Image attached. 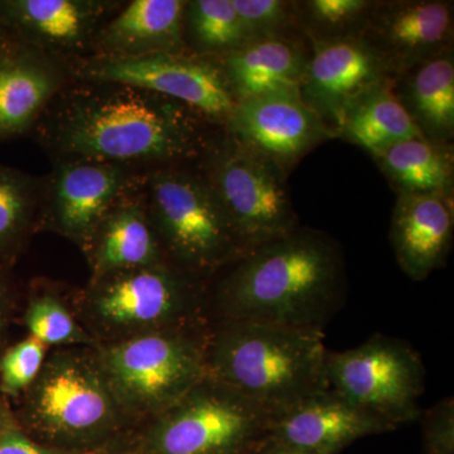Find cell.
<instances>
[{
    "label": "cell",
    "mask_w": 454,
    "mask_h": 454,
    "mask_svg": "<svg viewBox=\"0 0 454 454\" xmlns=\"http://www.w3.org/2000/svg\"><path fill=\"white\" fill-rule=\"evenodd\" d=\"M113 0H0L8 37L73 64L91 53L104 23L121 7Z\"/></svg>",
    "instance_id": "13"
},
{
    "label": "cell",
    "mask_w": 454,
    "mask_h": 454,
    "mask_svg": "<svg viewBox=\"0 0 454 454\" xmlns=\"http://www.w3.org/2000/svg\"><path fill=\"white\" fill-rule=\"evenodd\" d=\"M208 337L139 333L103 349L97 361L122 411L160 417L205 380Z\"/></svg>",
    "instance_id": "5"
},
{
    "label": "cell",
    "mask_w": 454,
    "mask_h": 454,
    "mask_svg": "<svg viewBox=\"0 0 454 454\" xmlns=\"http://www.w3.org/2000/svg\"><path fill=\"white\" fill-rule=\"evenodd\" d=\"M8 35L7 32L4 31V28H3V26L0 25V43H2L3 41L7 40Z\"/></svg>",
    "instance_id": "37"
},
{
    "label": "cell",
    "mask_w": 454,
    "mask_h": 454,
    "mask_svg": "<svg viewBox=\"0 0 454 454\" xmlns=\"http://www.w3.org/2000/svg\"><path fill=\"white\" fill-rule=\"evenodd\" d=\"M422 417L427 454H454L453 397L437 403Z\"/></svg>",
    "instance_id": "32"
},
{
    "label": "cell",
    "mask_w": 454,
    "mask_h": 454,
    "mask_svg": "<svg viewBox=\"0 0 454 454\" xmlns=\"http://www.w3.org/2000/svg\"><path fill=\"white\" fill-rule=\"evenodd\" d=\"M121 413L98 361L82 355L51 357L29 387V426L55 446L94 443L115 428Z\"/></svg>",
    "instance_id": "8"
},
{
    "label": "cell",
    "mask_w": 454,
    "mask_h": 454,
    "mask_svg": "<svg viewBox=\"0 0 454 454\" xmlns=\"http://www.w3.org/2000/svg\"><path fill=\"white\" fill-rule=\"evenodd\" d=\"M74 82L70 64L8 37L0 43V142L32 133L53 98Z\"/></svg>",
    "instance_id": "17"
},
{
    "label": "cell",
    "mask_w": 454,
    "mask_h": 454,
    "mask_svg": "<svg viewBox=\"0 0 454 454\" xmlns=\"http://www.w3.org/2000/svg\"><path fill=\"white\" fill-rule=\"evenodd\" d=\"M0 454H67L59 448L47 447L27 437L18 429L11 428L0 433Z\"/></svg>",
    "instance_id": "33"
},
{
    "label": "cell",
    "mask_w": 454,
    "mask_h": 454,
    "mask_svg": "<svg viewBox=\"0 0 454 454\" xmlns=\"http://www.w3.org/2000/svg\"><path fill=\"white\" fill-rule=\"evenodd\" d=\"M8 291L4 279L0 276V339L5 333L8 319Z\"/></svg>",
    "instance_id": "35"
},
{
    "label": "cell",
    "mask_w": 454,
    "mask_h": 454,
    "mask_svg": "<svg viewBox=\"0 0 454 454\" xmlns=\"http://www.w3.org/2000/svg\"><path fill=\"white\" fill-rule=\"evenodd\" d=\"M216 291L223 322H253L324 333L346 297L342 252L310 229L255 247Z\"/></svg>",
    "instance_id": "2"
},
{
    "label": "cell",
    "mask_w": 454,
    "mask_h": 454,
    "mask_svg": "<svg viewBox=\"0 0 454 454\" xmlns=\"http://www.w3.org/2000/svg\"><path fill=\"white\" fill-rule=\"evenodd\" d=\"M393 430L380 418L328 389L274 417L268 442L313 454H336L358 439Z\"/></svg>",
    "instance_id": "18"
},
{
    "label": "cell",
    "mask_w": 454,
    "mask_h": 454,
    "mask_svg": "<svg viewBox=\"0 0 454 454\" xmlns=\"http://www.w3.org/2000/svg\"><path fill=\"white\" fill-rule=\"evenodd\" d=\"M223 129L286 173L313 148L336 138L297 94L262 95L238 101Z\"/></svg>",
    "instance_id": "16"
},
{
    "label": "cell",
    "mask_w": 454,
    "mask_h": 454,
    "mask_svg": "<svg viewBox=\"0 0 454 454\" xmlns=\"http://www.w3.org/2000/svg\"><path fill=\"white\" fill-rule=\"evenodd\" d=\"M26 325L31 336L44 345L91 342L88 333L77 325L64 303L49 293L33 298L27 309Z\"/></svg>",
    "instance_id": "29"
},
{
    "label": "cell",
    "mask_w": 454,
    "mask_h": 454,
    "mask_svg": "<svg viewBox=\"0 0 454 454\" xmlns=\"http://www.w3.org/2000/svg\"><path fill=\"white\" fill-rule=\"evenodd\" d=\"M253 454H313L306 450H298L283 444L273 443V442H265L262 447L258 448Z\"/></svg>",
    "instance_id": "34"
},
{
    "label": "cell",
    "mask_w": 454,
    "mask_h": 454,
    "mask_svg": "<svg viewBox=\"0 0 454 454\" xmlns=\"http://www.w3.org/2000/svg\"><path fill=\"white\" fill-rule=\"evenodd\" d=\"M307 59L309 51L294 38H267L215 59L238 103L262 95H300Z\"/></svg>",
    "instance_id": "22"
},
{
    "label": "cell",
    "mask_w": 454,
    "mask_h": 454,
    "mask_svg": "<svg viewBox=\"0 0 454 454\" xmlns=\"http://www.w3.org/2000/svg\"><path fill=\"white\" fill-rule=\"evenodd\" d=\"M253 454V453H252Z\"/></svg>",
    "instance_id": "39"
},
{
    "label": "cell",
    "mask_w": 454,
    "mask_h": 454,
    "mask_svg": "<svg viewBox=\"0 0 454 454\" xmlns=\"http://www.w3.org/2000/svg\"><path fill=\"white\" fill-rule=\"evenodd\" d=\"M372 158L397 193H435L453 199L452 145L414 137Z\"/></svg>",
    "instance_id": "25"
},
{
    "label": "cell",
    "mask_w": 454,
    "mask_h": 454,
    "mask_svg": "<svg viewBox=\"0 0 454 454\" xmlns=\"http://www.w3.org/2000/svg\"><path fill=\"white\" fill-rule=\"evenodd\" d=\"M76 82L121 83L192 107L223 127L236 100L216 59L192 53H152L125 59L90 56L70 64Z\"/></svg>",
    "instance_id": "11"
},
{
    "label": "cell",
    "mask_w": 454,
    "mask_h": 454,
    "mask_svg": "<svg viewBox=\"0 0 454 454\" xmlns=\"http://www.w3.org/2000/svg\"><path fill=\"white\" fill-rule=\"evenodd\" d=\"M182 167L146 170L143 191L166 256L197 278L235 264L250 250L202 172Z\"/></svg>",
    "instance_id": "4"
},
{
    "label": "cell",
    "mask_w": 454,
    "mask_h": 454,
    "mask_svg": "<svg viewBox=\"0 0 454 454\" xmlns=\"http://www.w3.org/2000/svg\"><path fill=\"white\" fill-rule=\"evenodd\" d=\"M330 389L397 429L419 419L426 385L422 357L409 343L376 333L327 358Z\"/></svg>",
    "instance_id": "9"
},
{
    "label": "cell",
    "mask_w": 454,
    "mask_h": 454,
    "mask_svg": "<svg viewBox=\"0 0 454 454\" xmlns=\"http://www.w3.org/2000/svg\"><path fill=\"white\" fill-rule=\"evenodd\" d=\"M90 309L110 330L200 333L196 277L166 262L92 282Z\"/></svg>",
    "instance_id": "10"
},
{
    "label": "cell",
    "mask_w": 454,
    "mask_h": 454,
    "mask_svg": "<svg viewBox=\"0 0 454 454\" xmlns=\"http://www.w3.org/2000/svg\"><path fill=\"white\" fill-rule=\"evenodd\" d=\"M394 90L423 138L450 145L454 137L453 50L396 74Z\"/></svg>",
    "instance_id": "23"
},
{
    "label": "cell",
    "mask_w": 454,
    "mask_h": 454,
    "mask_svg": "<svg viewBox=\"0 0 454 454\" xmlns=\"http://www.w3.org/2000/svg\"><path fill=\"white\" fill-rule=\"evenodd\" d=\"M188 52L219 59L249 43L231 0H190L184 20Z\"/></svg>",
    "instance_id": "26"
},
{
    "label": "cell",
    "mask_w": 454,
    "mask_h": 454,
    "mask_svg": "<svg viewBox=\"0 0 454 454\" xmlns=\"http://www.w3.org/2000/svg\"><path fill=\"white\" fill-rule=\"evenodd\" d=\"M142 169L121 164L59 158L41 178L35 226H43L88 253L98 226L122 197L145 184Z\"/></svg>",
    "instance_id": "12"
},
{
    "label": "cell",
    "mask_w": 454,
    "mask_h": 454,
    "mask_svg": "<svg viewBox=\"0 0 454 454\" xmlns=\"http://www.w3.org/2000/svg\"><path fill=\"white\" fill-rule=\"evenodd\" d=\"M249 41L267 38H292L298 27L294 2L283 0H231Z\"/></svg>",
    "instance_id": "30"
},
{
    "label": "cell",
    "mask_w": 454,
    "mask_h": 454,
    "mask_svg": "<svg viewBox=\"0 0 454 454\" xmlns=\"http://www.w3.org/2000/svg\"><path fill=\"white\" fill-rule=\"evenodd\" d=\"M88 254L92 282L119 271L168 262L149 215L143 186L114 206L98 226Z\"/></svg>",
    "instance_id": "21"
},
{
    "label": "cell",
    "mask_w": 454,
    "mask_h": 454,
    "mask_svg": "<svg viewBox=\"0 0 454 454\" xmlns=\"http://www.w3.org/2000/svg\"><path fill=\"white\" fill-rule=\"evenodd\" d=\"M186 3L131 0L121 5L98 32L90 56L125 59L152 53H187L184 32Z\"/></svg>",
    "instance_id": "20"
},
{
    "label": "cell",
    "mask_w": 454,
    "mask_h": 454,
    "mask_svg": "<svg viewBox=\"0 0 454 454\" xmlns=\"http://www.w3.org/2000/svg\"><path fill=\"white\" fill-rule=\"evenodd\" d=\"M47 345L29 336L8 349L0 360V381L5 393L17 395L35 382L44 365Z\"/></svg>",
    "instance_id": "31"
},
{
    "label": "cell",
    "mask_w": 454,
    "mask_h": 454,
    "mask_svg": "<svg viewBox=\"0 0 454 454\" xmlns=\"http://www.w3.org/2000/svg\"><path fill=\"white\" fill-rule=\"evenodd\" d=\"M8 428L7 424H5V418L4 413H3V408L2 405H0V433L3 432V430H5Z\"/></svg>",
    "instance_id": "36"
},
{
    "label": "cell",
    "mask_w": 454,
    "mask_h": 454,
    "mask_svg": "<svg viewBox=\"0 0 454 454\" xmlns=\"http://www.w3.org/2000/svg\"><path fill=\"white\" fill-rule=\"evenodd\" d=\"M453 199L435 193H397L390 225L396 262L406 276L422 282L444 267L452 247Z\"/></svg>",
    "instance_id": "19"
},
{
    "label": "cell",
    "mask_w": 454,
    "mask_h": 454,
    "mask_svg": "<svg viewBox=\"0 0 454 454\" xmlns=\"http://www.w3.org/2000/svg\"><path fill=\"white\" fill-rule=\"evenodd\" d=\"M372 0H307L294 2L298 27L309 40L358 37Z\"/></svg>",
    "instance_id": "28"
},
{
    "label": "cell",
    "mask_w": 454,
    "mask_h": 454,
    "mask_svg": "<svg viewBox=\"0 0 454 454\" xmlns=\"http://www.w3.org/2000/svg\"><path fill=\"white\" fill-rule=\"evenodd\" d=\"M208 124L192 107L146 90L74 80L33 131L55 160L80 158L149 170L201 158L212 139Z\"/></svg>",
    "instance_id": "1"
},
{
    "label": "cell",
    "mask_w": 454,
    "mask_h": 454,
    "mask_svg": "<svg viewBox=\"0 0 454 454\" xmlns=\"http://www.w3.org/2000/svg\"><path fill=\"white\" fill-rule=\"evenodd\" d=\"M422 137L394 90V79L372 86L343 114L336 138L365 149L372 157L405 139Z\"/></svg>",
    "instance_id": "24"
},
{
    "label": "cell",
    "mask_w": 454,
    "mask_h": 454,
    "mask_svg": "<svg viewBox=\"0 0 454 454\" xmlns=\"http://www.w3.org/2000/svg\"><path fill=\"white\" fill-rule=\"evenodd\" d=\"M273 418L207 375L157 417L146 454H252L268 441Z\"/></svg>",
    "instance_id": "7"
},
{
    "label": "cell",
    "mask_w": 454,
    "mask_h": 454,
    "mask_svg": "<svg viewBox=\"0 0 454 454\" xmlns=\"http://www.w3.org/2000/svg\"><path fill=\"white\" fill-rule=\"evenodd\" d=\"M324 333L223 322L206 348L207 375L277 417L330 389Z\"/></svg>",
    "instance_id": "3"
},
{
    "label": "cell",
    "mask_w": 454,
    "mask_h": 454,
    "mask_svg": "<svg viewBox=\"0 0 454 454\" xmlns=\"http://www.w3.org/2000/svg\"><path fill=\"white\" fill-rule=\"evenodd\" d=\"M358 38L384 59L395 77L411 66L453 50V3L376 2Z\"/></svg>",
    "instance_id": "15"
},
{
    "label": "cell",
    "mask_w": 454,
    "mask_h": 454,
    "mask_svg": "<svg viewBox=\"0 0 454 454\" xmlns=\"http://www.w3.org/2000/svg\"><path fill=\"white\" fill-rule=\"evenodd\" d=\"M391 79L384 59L361 38L310 40L300 98L336 137L352 101Z\"/></svg>",
    "instance_id": "14"
},
{
    "label": "cell",
    "mask_w": 454,
    "mask_h": 454,
    "mask_svg": "<svg viewBox=\"0 0 454 454\" xmlns=\"http://www.w3.org/2000/svg\"><path fill=\"white\" fill-rule=\"evenodd\" d=\"M201 158L202 175L250 252L298 229L282 167L226 133Z\"/></svg>",
    "instance_id": "6"
},
{
    "label": "cell",
    "mask_w": 454,
    "mask_h": 454,
    "mask_svg": "<svg viewBox=\"0 0 454 454\" xmlns=\"http://www.w3.org/2000/svg\"><path fill=\"white\" fill-rule=\"evenodd\" d=\"M41 178L0 163V260L16 255L35 227Z\"/></svg>",
    "instance_id": "27"
},
{
    "label": "cell",
    "mask_w": 454,
    "mask_h": 454,
    "mask_svg": "<svg viewBox=\"0 0 454 454\" xmlns=\"http://www.w3.org/2000/svg\"><path fill=\"white\" fill-rule=\"evenodd\" d=\"M125 454H133V453H125Z\"/></svg>",
    "instance_id": "38"
}]
</instances>
